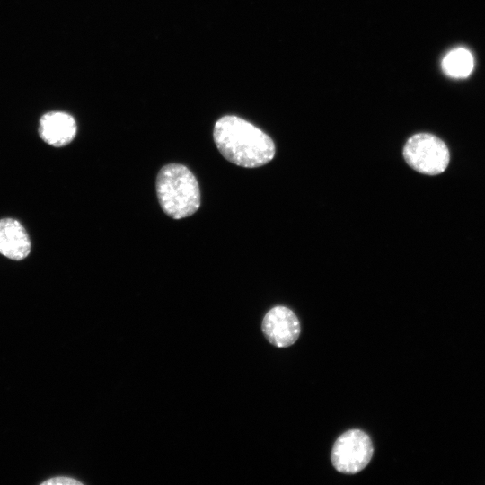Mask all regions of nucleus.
I'll return each instance as SVG.
<instances>
[{
	"mask_svg": "<svg viewBox=\"0 0 485 485\" xmlns=\"http://www.w3.org/2000/svg\"><path fill=\"white\" fill-rule=\"evenodd\" d=\"M374 447L369 436L359 429H350L338 437L331 450L334 468L345 474H355L366 467Z\"/></svg>",
	"mask_w": 485,
	"mask_h": 485,
	"instance_id": "obj_4",
	"label": "nucleus"
},
{
	"mask_svg": "<svg viewBox=\"0 0 485 485\" xmlns=\"http://www.w3.org/2000/svg\"><path fill=\"white\" fill-rule=\"evenodd\" d=\"M444 73L452 78H465L474 67L472 53L464 48H456L449 51L441 62Z\"/></svg>",
	"mask_w": 485,
	"mask_h": 485,
	"instance_id": "obj_8",
	"label": "nucleus"
},
{
	"mask_svg": "<svg viewBox=\"0 0 485 485\" xmlns=\"http://www.w3.org/2000/svg\"><path fill=\"white\" fill-rule=\"evenodd\" d=\"M31 252V242L24 227L15 219L0 220V253L11 260H21Z\"/></svg>",
	"mask_w": 485,
	"mask_h": 485,
	"instance_id": "obj_7",
	"label": "nucleus"
},
{
	"mask_svg": "<svg viewBox=\"0 0 485 485\" xmlns=\"http://www.w3.org/2000/svg\"><path fill=\"white\" fill-rule=\"evenodd\" d=\"M156 192L163 210L174 219L193 215L200 206V190L194 174L184 165L163 166L156 178Z\"/></svg>",
	"mask_w": 485,
	"mask_h": 485,
	"instance_id": "obj_2",
	"label": "nucleus"
},
{
	"mask_svg": "<svg viewBox=\"0 0 485 485\" xmlns=\"http://www.w3.org/2000/svg\"><path fill=\"white\" fill-rule=\"evenodd\" d=\"M403 157L415 171L427 175H437L445 171L450 154L446 145L436 136L418 133L407 140Z\"/></svg>",
	"mask_w": 485,
	"mask_h": 485,
	"instance_id": "obj_3",
	"label": "nucleus"
},
{
	"mask_svg": "<svg viewBox=\"0 0 485 485\" xmlns=\"http://www.w3.org/2000/svg\"><path fill=\"white\" fill-rule=\"evenodd\" d=\"M41 484H44V485H61V484L75 485V484H83V483L80 481H77V480H75L74 478L58 476V477L49 478L47 481H42Z\"/></svg>",
	"mask_w": 485,
	"mask_h": 485,
	"instance_id": "obj_9",
	"label": "nucleus"
},
{
	"mask_svg": "<svg viewBox=\"0 0 485 485\" xmlns=\"http://www.w3.org/2000/svg\"><path fill=\"white\" fill-rule=\"evenodd\" d=\"M76 122L68 113L50 111L40 119L39 134L47 144L60 147L66 146L76 135Z\"/></svg>",
	"mask_w": 485,
	"mask_h": 485,
	"instance_id": "obj_6",
	"label": "nucleus"
},
{
	"mask_svg": "<svg viewBox=\"0 0 485 485\" xmlns=\"http://www.w3.org/2000/svg\"><path fill=\"white\" fill-rule=\"evenodd\" d=\"M213 137L221 154L238 166L260 167L270 162L275 155L273 140L237 116L220 118L215 124Z\"/></svg>",
	"mask_w": 485,
	"mask_h": 485,
	"instance_id": "obj_1",
	"label": "nucleus"
},
{
	"mask_svg": "<svg viewBox=\"0 0 485 485\" xmlns=\"http://www.w3.org/2000/svg\"><path fill=\"white\" fill-rule=\"evenodd\" d=\"M262 331L267 340L278 348L293 345L300 335V322L289 308L278 305L271 308L264 316Z\"/></svg>",
	"mask_w": 485,
	"mask_h": 485,
	"instance_id": "obj_5",
	"label": "nucleus"
}]
</instances>
